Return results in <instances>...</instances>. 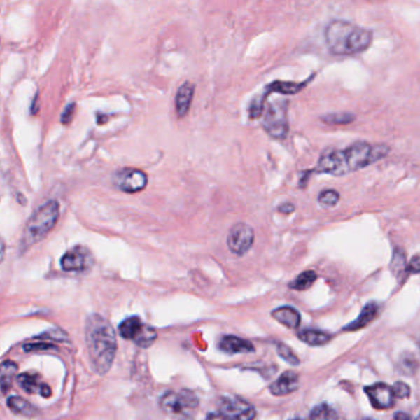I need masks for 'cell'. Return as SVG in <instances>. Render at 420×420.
Wrapping results in <instances>:
<instances>
[{
  "instance_id": "cell-1",
  "label": "cell",
  "mask_w": 420,
  "mask_h": 420,
  "mask_svg": "<svg viewBox=\"0 0 420 420\" xmlns=\"http://www.w3.org/2000/svg\"><path fill=\"white\" fill-rule=\"evenodd\" d=\"M390 153L386 144H371L369 142H355L348 148L329 149L318 160L317 173L342 176L356 170L364 169Z\"/></svg>"
},
{
  "instance_id": "cell-2",
  "label": "cell",
  "mask_w": 420,
  "mask_h": 420,
  "mask_svg": "<svg viewBox=\"0 0 420 420\" xmlns=\"http://www.w3.org/2000/svg\"><path fill=\"white\" fill-rule=\"evenodd\" d=\"M85 339L92 368L98 374L108 372L113 365L118 343L111 324L98 314L88 318Z\"/></svg>"
},
{
  "instance_id": "cell-3",
  "label": "cell",
  "mask_w": 420,
  "mask_h": 420,
  "mask_svg": "<svg viewBox=\"0 0 420 420\" xmlns=\"http://www.w3.org/2000/svg\"><path fill=\"white\" fill-rule=\"evenodd\" d=\"M324 40L334 56H355L372 45L374 34L348 20H333L324 30Z\"/></svg>"
},
{
  "instance_id": "cell-4",
  "label": "cell",
  "mask_w": 420,
  "mask_h": 420,
  "mask_svg": "<svg viewBox=\"0 0 420 420\" xmlns=\"http://www.w3.org/2000/svg\"><path fill=\"white\" fill-rule=\"evenodd\" d=\"M288 106L290 100L287 98H272L265 100L262 110V128L270 137L275 139H286L290 131L288 123Z\"/></svg>"
},
{
  "instance_id": "cell-5",
  "label": "cell",
  "mask_w": 420,
  "mask_h": 420,
  "mask_svg": "<svg viewBox=\"0 0 420 420\" xmlns=\"http://www.w3.org/2000/svg\"><path fill=\"white\" fill-rule=\"evenodd\" d=\"M58 217L59 205L56 201H48L46 205L38 209L27 222L22 243L30 246L43 239L48 234V232H51L52 228L56 225Z\"/></svg>"
},
{
  "instance_id": "cell-6",
  "label": "cell",
  "mask_w": 420,
  "mask_h": 420,
  "mask_svg": "<svg viewBox=\"0 0 420 420\" xmlns=\"http://www.w3.org/2000/svg\"><path fill=\"white\" fill-rule=\"evenodd\" d=\"M159 405L167 414L191 418L195 415L200 402L192 391L181 390L179 392H167L160 398Z\"/></svg>"
},
{
  "instance_id": "cell-7",
  "label": "cell",
  "mask_w": 420,
  "mask_h": 420,
  "mask_svg": "<svg viewBox=\"0 0 420 420\" xmlns=\"http://www.w3.org/2000/svg\"><path fill=\"white\" fill-rule=\"evenodd\" d=\"M220 414L209 415V418H225V419H254L255 408L246 400L238 397H223L218 405Z\"/></svg>"
},
{
  "instance_id": "cell-8",
  "label": "cell",
  "mask_w": 420,
  "mask_h": 420,
  "mask_svg": "<svg viewBox=\"0 0 420 420\" xmlns=\"http://www.w3.org/2000/svg\"><path fill=\"white\" fill-rule=\"evenodd\" d=\"M254 243V230L251 225L238 222L232 225L227 236L228 249L236 255H244Z\"/></svg>"
},
{
  "instance_id": "cell-9",
  "label": "cell",
  "mask_w": 420,
  "mask_h": 420,
  "mask_svg": "<svg viewBox=\"0 0 420 420\" xmlns=\"http://www.w3.org/2000/svg\"><path fill=\"white\" fill-rule=\"evenodd\" d=\"M147 174L142 170L134 168H125L120 170L115 176V184L118 185V189L130 194L142 191L147 186Z\"/></svg>"
},
{
  "instance_id": "cell-10",
  "label": "cell",
  "mask_w": 420,
  "mask_h": 420,
  "mask_svg": "<svg viewBox=\"0 0 420 420\" xmlns=\"http://www.w3.org/2000/svg\"><path fill=\"white\" fill-rule=\"evenodd\" d=\"M374 408L379 410H391L395 405L396 397L392 387L386 384H374L365 388Z\"/></svg>"
},
{
  "instance_id": "cell-11",
  "label": "cell",
  "mask_w": 420,
  "mask_h": 420,
  "mask_svg": "<svg viewBox=\"0 0 420 420\" xmlns=\"http://www.w3.org/2000/svg\"><path fill=\"white\" fill-rule=\"evenodd\" d=\"M61 265L64 272H84L90 265V253L82 246H77L63 255Z\"/></svg>"
},
{
  "instance_id": "cell-12",
  "label": "cell",
  "mask_w": 420,
  "mask_h": 420,
  "mask_svg": "<svg viewBox=\"0 0 420 420\" xmlns=\"http://www.w3.org/2000/svg\"><path fill=\"white\" fill-rule=\"evenodd\" d=\"M300 387V376L293 371H286L279 379L272 382L269 390L272 395L277 397L290 395Z\"/></svg>"
},
{
  "instance_id": "cell-13",
  "label": "cell",
  "mask_w": 420,
  "mask_h": 420,
  "mask_svg": "<svg viewBox=\"0 0 420 420\" xmlns=\"http://www.w3.org/2000/svg\"><path fill=\"white\" fill-rule=\"evenodd\" d=\"M195 95V85L191 82H185L180 85L175 95V110L178 118H185L191 108Z\"/></svg>"
},
{
  "instance_id": "cell-14",
  "label": "cell",
  "mask_w": 420,
  "mask_h": 420,
  "mask_svg": "<svg viewBox=\"0 0 420 420\" xmlns=\"http://www.w3.org/2000/svg\"><path fill=\"white\" fill-rule=\"evenodd\" d=\"M312 79L313 77H309L307 80L301 83L275 80V82H272V84H269V85L265 88V90H264L262 95L265 99H267L270 94H274V92H277V94H280V95H295V94L302 92L303 89L307 87Z\"/></svg>"
},
{
  "instance_id": "cell-15",
  "label": "cell",
  "mask_w": 420,
  "mask_h": 420,
  "mask_svg": "<svg viewBox=\"0 0 420 420\" xmlns=\"http://www.w3.org/2000/svg\"><path fill=\"white\" fill-rule=\"evenodd\" d=\"M220 350L225 351L227 354H231V355H236V354H251L254 353V345L248 342L246 339L238 338L234 335H225L223 338L220 339Z\"/></svg>"
},
{
  "instance_id": "cell-16",
  "label": "cell",
  "mask_w": 420,
  "mask_h": 420,
  "mask_svg": "<svg viewBox=\"0 0 420 420\" xmlns=\"http://www.w3.org/2000/svg\"><path fill=\"white\" fill-rule=\"evenodd\" d=\"M379 313V304L376 302H370L365 306L363 312L360 313L359 317L356 318L353 323L346 326L344 330H350V332H356L359 329L365 328L368 324L374 321Z\"/></svg>"
},
{
  "instance_id": "cell-17",
  "label": "cell",
  "mask_w": 420,
  "mask_h": 420,
  "mask_svg": "<svg viewBox=\"0 0 420 420\" xmlns=\"http://www.w3.org/2000/svg\"><path fill=\"white\" fill-rule=\"evenodd\" d=\"M21 388L27 393H40L43 397L51 396V388L40 382V379L35 374H22L18 377Z\"/></svg>"
},
{
  "instance_id": "cell-18",
  "label": "cell",
  "mask_w": 420,
  "mask_h": 420,
  "mask_svg": "<svg viewBox=\"0 0 420 420\" xmlns=\"http://www.w3.org/2000/svg\"><path fill=\"white\" fill-rule=\"evenodd\" d=\"M272 316L276 319L277 322L286 326L287 328L296 329L301 324V314L298 313V309L290 306H284L274 309Z\"/></svg>"
},
{
  "instance_id": "cell-19",
  "label": "cell",
  "mask_w": 420,
  "mask_h": 420,
  "mask_svg": "<svg viewBox=\"0 0 420 420\" xmlns=\"http://www.w3.org/2000/svg\"><path fill=\"white\" fill-rule=\"evenodd\" d=\"M298 338L302 340L303 343L308 344L311 346H322L329 343L332 339V335L322 330H316V329H304L302 332L298 333Z\"/></svg>"
},
{
  "instance_id": "cell-20",
  "label": "cell",
  "mask_w": 420,
  "mask_h": 420,
  "mask_svg": "<svg viewBox=\"0 0 420 420\" xmlns=\"http://www.w3.org/2000/svg\"><path fill=\"white\" fill-rule=\"evenodd\" d=\"M18 365L14 361H4L0 365V390L8 392L13 386V381L16 377Z\"/></svg>"
},
{
  "instance_id": "cell-21",
  "label": "cell",
  "mask_w": 420,
  "mask_h": 420,
  "mask_svg": "<svg viewBox=\"0 0 420 420\" xmlns=\"http://www.w3.org/2000/svg\"><path fill=\"white\" fill-rule=\"evenodd\" d=\"M142 326H144V323L141 321V318L134 316V317L126 318L120 324L118 330H120V334H121L122 338L134 340L141 328H142Z\"/></svg>"
},
{
  "instance_id": "cell-22",
  "label": "cell",
  "mask_w": 420,
  "mask_h": 420,
  "mask_svg": "<svg viewBox=\"0 0 420 420\" xmlns=\"http://www.w3.org/2000/svg\"><path fill=\"white\" fill-rule=\"evenodd\" d=\"M8 405L16 414L24 415V416H34L37 414L36 408L20 397H11L8 400Z\"/></svg>"
},
{
  "instance_id": "cell-23",
  "label": "cell",
  "mask_w": 420,
  "mask_h": 420,
  "mask_svg": "<svg viewBox=\"0 0 420 420\" xmlns=\"http://www.w3.org/2000/svg\"><path fill=\"white\" fill-rule=\"evenodd\" d=\"M158 337L157 330L152 328L150 326L144 324L142 328L139 330V334L134 339V343L137 344L141 348H149L152 344L155 342V339Z\"/></svg>"
},
{
  "instance_id": "cell-24",
  "label": "cell",
  "mask_w": 420,
  "mask_h": 420,
  "mask_svg": "<svg viewBox=\"0 0 420 420\" xmlns=\"http://www.w3.org/2000/svg\"><path fill=\"white\" fill-rule=\"evenodd\" d=\"M316 280H317V274L312 272V270H308V272L300 274L296 277V280L290 284V287L293 290H296V291H306L309 287L312 286Z\"/></svg>"
},
{
  "instance_id": "cell-25",
  "label": "cell",
  "mask_w": 420,
  "mask_h": 420,
  "mask_svg": "<svg viewBox=\"0 0 420 420\" xmlns=\"http://www.w3.org/2000/svg\"><path fill=\"white\" fill-rule=\"evenodd\" d=\"M323 122L330 125V126H345L349 123L354 122L355 115L351 113H334L324 115L321 118Z\"/></svg>"
},
{
  "instance_id": "cell-26",
  "label": "cell",
  "mask_w": 420,
  "mask_h": 420,
  "mask_svg": "<svg viewBox=\"0 0 420 420\" xmlns=\"http://www.w3.org/2000/svg\"><path fill=\"white\" fill-rule=\"evenodd\" d=\"M340 200V195L338 191L335 190H324L319 196H318V204L324 207V209H330L338 204Z\"/></svg>"
},
{
  "instance_id": "cell-27",
  "label": "cell",
  "mask_w": 420,
  "mask_h": 420,
  "mask_svg": "<svg viewBox=\"0 0 420 420\" xmlns=\"http://www.w3.org/2000/svg\"><path fill=\"white\" fill-rule=\"evenodd\" d=\"M309 416L312 419H337L339 415L332 407L327 405H319L313 408Z\"/></svg>"
},
{
  "instance_id": "cell-28",
  "label": "cell",
  "mask_w": 420,
  "mask_h": 420,
  "mask_svg": "<svg viewBox=\"0 0 420 420\" xmlns=\"http://www.w3.org/2000/svg\"><path fill=\"white\" fill-rule=\"evenodd\" d=\"M400 370H402L400 371L402 374L410 376V374H415V371L418 369V363H416V359H415L412 354L410 355V354H405V355L400 356Z\"/></svg>"
},
{
  "instance_id": "cell-29",
  "label": "cell",
  "mask_w": 420,
  "mask_h": 420,
  "mask_svg": "<svg viewBox=\"0 0 420 420\" xmlns=\"http://www.w3.org/2000/svg\"><path fill=\"white\" fill-rule=\"evenodd\" d=\"M391 270L393 272L396 276H400L405 270V255L403 251L400 249H396L393 253V258L391 262Z\"/></svg>"
},
{
  "instance_id": "cell-30",
  "label": "cell",
  "mask_w": 420,
  "mask_h": 420,
  "mask_svg": "<svg viewBox=\"0 0 420 420\" xmlns=\"http://www.w3.org/2000/svg\"><path fill=\"white\" fill-rule=\"evenodd\" d=\"M277 354L280 358L286 361L287 364L293 365V366L300 365V359L295 355L293 350L287 346L286 344H277Z\"/></svg>"
},
{
  "instance_id": "cell-31",
  "label": "cell",
  "mask_w": 420,
  "mask_h": 420,
  "mask_svg": "<svg viewBox=\"0 0 420 420\" xmlns=\"http://www.w3.org/2000/svg\"><path fill=\"white\" fill-rule=\"evenodd\" d=\"M392 391H393L396 398H400V400L410 398V387L405 382H396L392 387Z\"/></svg>"
},
{
  "instance_id": "cell-32",
  "label": "cell",
  "mask_w": 420,
  "mask_h": 420,
  "mask_svg": "<svg viewBox=\"0 0 420 420\" xmlns=\"http://www.w3.org/2000/svg\"><path fill=\"white\" fill-rule=\"evenodd\" d=\"M76 113V104H69L66 110L63 111L61 116L62 123H64V125H67V123L71 122L72 121L73 115Z\"/></svg>"
},
{
  "instance_id": "cell-33",
  "label": "cell",
  "mask_w": 420,
  "mask_h": 420,
  "mask_svg": "<svg viewBox=\"0 0 420 420\" xmlns=\"http://www.w3.org/2000/svg\"><path fill=\"white\" fill-rule=\"evenodd\" d=\"M408 270H410V272H412V274H414V275H416V274L419 272V255L413 256V259L410 260Z\"/></svg>"
},
{
  "instance_id": "cell-34",
  "label": "cell",
  "mask_w": 420,
  "mask_h": 420,
  "mask_svg": "<svg viewBox=\"0 0 420 420\" xmlns=\"http://www.w3.org/2000/svg\"><path fill=\"white\" fill-rule=\"evenodd\" d=\"M293 210H295V207H293V204H288V202L279 207V211L284 212V214H291Z\"/></svg>"
},
{
  "instance_id": "cell-35",
  "label": "cell",
  "mask_w": 420,
  "mask_h": 420,
  "mask_svg": "<svg viewBox=\"0 0 420 420\" xmlns=\"http://www.w3.org/2000/svg\"><path fill=\"white\" fill-rule=\"evenodd\" d=\"M6 255V243L3 241V238L0 237V262H3Z\"/></svg>"
},
{
  "instance_id": "cell-36",
  "label": "cell",
  "mask_w": 420,
  "mask_h": 420,
  "mask_svg": "<svg viewBox=\"0 0 420 420\" xmlns=\"http://www.w3.org/2000/svg\"><path fill=\"white\" fill-rule=\"evenodd\" d=\"M410 415L405 414V413H398L395 415V419H410Z\"/></svg>"
}]
</instances>
